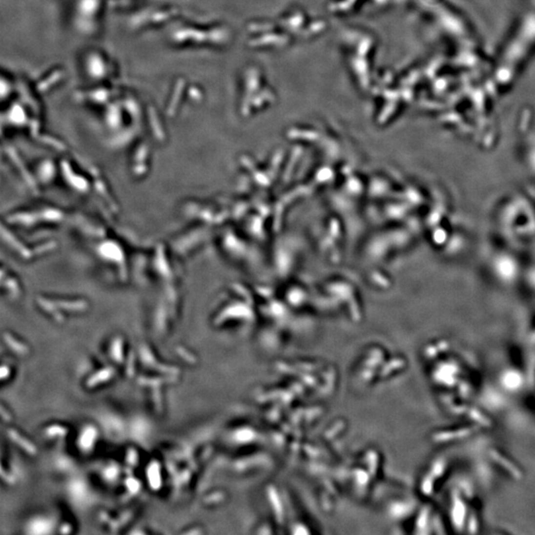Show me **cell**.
Listing matches in <instances>:
<instances>
[{
  "label": "cell",
  "mask_w": 535,
  "mask_h": 535,
  "mask_svg": "<svg viewBox=\"0 0 535 535\" xmlns=\"http://www.w3.org/2000/svg\"><path fill=\"white\" fill-rule=\"evenodd\" d=\"M98 437V431L97 428L91 424L86 425L80 433L78 438V445L79 447L84 451L89 452L93 449L96 440Z\"/></svg>",
  "instance_id": "6da1fadb"
},
{
  "label": "cell",
  "mask_w": 535,
  "mask_h": 535,
  "mask_svg": "<svg viewBox=\"0 0 535 535\" xmlns=\"http://www.w3.org/2000/svg\"><path fill=\"white\" fill-rule=\"evenodd\" d=\"M7 436L9 437V439L15 444L17 445L21 450H23L26 454L30 455V456H35L37 454V447L36 445L31 442L28 438H26L25 436L21 435V434L19 433V431L15 430V429H7Z\"/></svg>",
  "instance_id": "7a4b0ae2"
},
{
  "label": "cell",
  "mask_w": 535,
  "mask_h": 535,
  "mask_svg": "<svg viewBox=\"0 0 535 535\" xmlns=\"http://www.w3.org/2000/svg\"><path fill=\"white\" fill-rule=\"evenodd\" d=\"M115 375V371L111 367H105L93 373L87 380H86V387L89 389L96 388L100 385L105 384L109 382Z\"/></svg>",
  "instance_id": "3957f363"
},
{
  "label": "cell",
  "mask_w": 535,
  "mask_h": 535,
  "mask_svg": "<svg viewBox=\"0 0 535 535\" xmlns=\"http://www.w3.org/2000/svg\"><path fill=\"white\" fill-rule=\"evenodd\" d=\"M146 476H147V480H148V483H149L150 487L154 491H158V490L161 489L163 479H162L161 467H160V464L158 462L150 463V465L147 468Z\"/></svg>",
  "instance_id": "277c9868"
},
{
  "label": "cell",
  "mask_w": 535,
  "mask_h": 535,
  "mask_svg": "<svg viewBox=\"0 0 535 535\" xmlns=\"http://www.w3.org/2000/svg\"><path fill=\"white\" fill-rule=\"evenodd\" d=\"M52 529V523L45 517L33 518L28 524V532L32 534H46L50 533Z\"/></svg>",
  "instance_id": "5b68a950"
},
{
  "label": "cell",
  "mask_w": 535,
  "mask_h": 535,
  "mask_svg": "<svg viewBox=\"0 0 535 535\" xmlns=\"http://www.w3.org/2000/svg\"><path fill=\"white\" fill-rule=\"evenodd\" d=\"M140 355H141V358L142 360H144V363L148 366H151V367H154L156 368L157 370H162L163 372L165 373H168V374H175L177 372L176 368L174 367H169V366H161V365H157L154 361V356L153 354L147 350V349H141V352H140Z\"/></svg>",
  "instance_id": "8992f818"
},
{
  "label": "cell",
  "mask_w": 535,
  "mask_h": 535,
  "mask_svg": "<svg viewBox=\"0 0 535 535\" xmlns=\"http://www.w3.org/2000/svg\"><path fill=\"white\" fill-rule=\"evenodd\" d=\"M109 356L113 362L117 364H122L124 362V346L121 339H116L111 343Z\"/></svg>",
  "instance_id": "52a82bcc"
},
{
  "label": "cell",
  "mask_w": 535,
  "mask_h": 535,
  "mask_svg": "<svg viewBox=\"0 0 535 535\" xmlns=\"http://www.w3.org/2000/svg\"><path fill=\"white\" fill-rule=\"evenodd\" d=\"M44 433L47 438L55 439L60 437H64L68 433V428L61 424H52L45 428Z\"/></svg>",
  "instance_id": "ba28073f"
},
{
  "label": "cell",
  "mask_w": 535,
  "mask_h": 535,
  "mask_svg": "<svg viewBox=\"0 0 535 535\" xmlns=\"http://www.w3.org/2000/svg\"><path fill=\"white\" fill-rule=\"evenodd\" d=\"M4 340L7 344V346L9 347V349L11 351H13L14 354H17L19 356H26L28 354V352H29L28 347L25 344H22V343L18 342L17 340H14L12 338V336L5 335Z\"/></svg>",
  "instance_id": "9c48e42d"
},
{
  "label": "cell",
  "mask_w": 535,
  "mask_h": 535,
  "mask_svg": "<svg viewBox=\"0 0 535 535\" xmlns=\"http://www.w3.org/2000/svg\"><path fill=\"white\" fill-rule=\"evenodd\" d=\"M118 476V468L115 465L108 466L104 470V477L108 481H113Z\"/></svg>",
  "instance_id": "30bf717a"
},
{
  "label": "cell",
  "mask_w": 535,
  "mask_h": 535,
  "mask_svg": "<svg viewBox=\"0 0 535 535\" xmlns=\"http://www.w3.org/2000/svg\"><path fill=\"white\" fill-rule=\"evenodd\" d=\"M126 486L128 487L129 492H131V493H133V494L138 493L139 490H140V484H139V482L137 481V479H133V478L127 479Z\"/></svg>",
  "instance_id": "8fae6325"
},
{
  "label": "cell",
  "mask_w": 535,
  "mask_h": 535,
  "mask_svg": "<svg viewBox=\"0 0 535 535\" xmlns=\"http://www.w3.org/2000/svg\"><path fill=\"white\" fill-rule=\"evenodd\" d=\"M126 459H127V463L128 465L130 466H137V462H138V453L136 452V450L134 449H130L126 455Z\"/></svg>",
  "instance_id": "7c38bea8"
},
{
  "label": "cell",
  "mask_w": 535,
  "mask_h": 535,
  "mask_svg": "<svg viewBox=\"0 0 535 535\" xmlns=\"http://www.w3.org/2000/svg\"><path fill=\"white\" fill-rule=\"evenodd\" d=\"M0 412H1V415H2V419L5 421V422H10L12 417H11V414L6 412L5 408L3 406H1V408H0Z\"/></svg>",
  "instance_id": "4fadbf2b"
},
{
  "label": "cell",
  "mask_w": 535,
  "mask_h": 535,
  "mask_svg": "<svg viewBox=\"0 0 535 535\" xmlns=\"http://www.w3.org/2000/svg\"><path fill=\"white\" fill-rule=\"evenodd\" d=\"M10 375V368L8 366H5L3 365L1 367V380L4 381L5 379H7Z\"/></svg>",
  "instance_id": "5bb4252c"
}]
</instances>
